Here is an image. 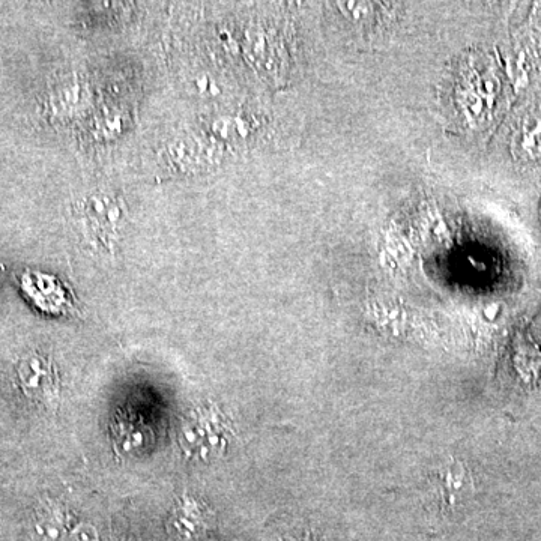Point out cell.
I'll use <instances>...</instances> for the list:
<instances>
[{"mask_svg":"<svg viewBox=\"0 0 541 541\" xmlns=\"http://www.w3.org/2000/svg\"><path fill=\"white\" fill-rule=\"evenodd\" d=\"M233 436L229 418L214 403L190 409L178 430V447L191 462L211 463L226 454Z\"/></svg>","mask_w":541,"mask_h":541,"instance_id":"1","label":"cell"},{"mask_svg":"<svg viewBox=\"0 0 541 541\" xmlns=\"http://www.w3.org/2000/svg\"><path fill=\"white\" fill-rule=\"evenodd\" d=\"M17 378L23 393L31 399L47 403L58 400L61 391L58 370L46 355L38 352L25 355L17 364Z\"/></svg>","mask_w":541,"mask_h":541,"instance_id":"2","label":"cell"},{"mask_svg":"<svg viewBox=\"0 0 541 541\" xmlns=\"http://www.w3.org/2000/svg\"><path fill=\"white\" fill-rule=\"evenodd\" d=\"M471 469L459 459H450L436 474V492L442 507L456 508L474 492Z\"/></svg>","mask_w":541,"mask_h":541,"instance_id":"3","label":"cell"},{"mask_svg":"<svg viewBox=\"0 0 541 541\" xmlns=\"http://www.w3.org/2000/svg\"><path fill=\"white\" fill-rule=\"evenodd\" d=\"M214 522V514L205 502L194 496L184 495L176 502L170 517V529L182 540H194L208 531Z\"/></svg>","mask_w":541,"mask_h":541,"instance_id":"4","label":"cell"},{"mask_svg":"<svg viewBox=\"0 0 541 541\" xmlns=\"http://www.w3.org/2000/svg\"><path fill=\"white\" fill-rule=\"evenodd\" d=\"M151 442L152 432L145 421L131 415L116 417L113 424V445L119 456H136L145 451Z\"/></svg>","mask_w":541,"mask_h":541,"instance_id":"5","label":"cell"},{"mask_svg":"<svg viewBox=\"0 0 541 541\" xmlns=\"http://www.w3.org/2000/svg\"><path fill=\"white\" fill-rule=\"evenodd\" d=\"M68 534V514L58 502H43L35 514L31 528L32 541H65Z\"/></svg>","mask_w":541,"mask_h":541,"instance_id":"6","label":"cell"},{"mask_svg":"<svg viewBox=\"0 0 541 541\" xmlns=\"http://www.w3.org/2000/svg\"><path fill=\"white\" fill-rule=\"evenodd\" d=\"M514 149L517 155L525 160H540L541 158V113L528 116L519 128Z\"/></svg>","mask_w":541,"mask_h":541,"instance_id":"7","label":"cell"},{"mask_svg":"<svg viewBox=\"0 0 541 541\" xmlns=\"http://www.w3.org/2000/svg\"><path fill=\"white\" fill-rule=\"evenodd\" d=\"M385 245H387V257H390L391 262L399 265V263L408 262V259H411L408 248H406V245L403 244V241L399 236H397V238L388 236Z\"/></svg>","mask_w":541,"mask_h":541,"instance_id":"8","label":"cell"},{"mask_svg":"<svg viewBox=\"0 0 541 541\" xmlns=\"http://www.w3.org/2000/svg\"><path fill=\"white\" fill-rule=\"evenodd\" d=\"M65 541H98V532L89 523H82V525L77 526V528H74L68 534Z\"/></svg>","mask_w":541,"mask_h":541,"instance_id":"9","label":"cell"},{"mask_svg":"<svg viewBox=\"0 0 541 541\" xmlns=\"http://www.w3.org/2000/svg\"><path fill=\"white\" fill-rule=\"evenodd\" d=\"M288 541H316V540H313L312 537H304V538H301V540H288Z\"/></svg>","mask_w":541,"mask_h":541,"instance_id":"10","label":"cell"}]
</instances>
